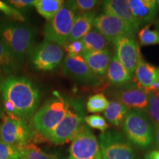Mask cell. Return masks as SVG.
<instances>
[{"label":"cell","mask_w":159,"mask_h":159,"mask_svg":"<svg viewBox=\"0 0 159 159\" xmlns=\"http://www.w3.org/2000/svg\"><path fill=\"white\" fill-rule=\"evenodd\" d=\"M0 93L4 111L7 115L27 120L35 114L40 94L29 79L11 75L0 85Z\"/></svg>","instance_id":"6da1fadb"},{"label":"cell","mask_w":159,"mask_h":159,"mask_svg":"<svg viewBox=\"0 0 159 159\" xmlns=\"http://www.w3.org/2000/svg\"><path fill=\"white\" fill-rule=\"evenodd\" d=\"M0 40L19 64L34 47L35 32L29 26L11 21H0Z\"/></svg>","instance_id":"7a4b0ae2"},{"label":"cell","mask_w":159,"mask_h":159,"mask_svg":"<svg viewBox=\"0 0 159 159\" xmlns=\"http://www.w3.org/2000/svg\"><path fill=\"white\" fill-rule=\"evenodd\" d=\"M146 114L143 111L130 110L122 125L127 139L144 150L150 148L156 142L155 129Z\"/></svg>","instance_id":"3957f363"},{"label":"cell","mask_w":159,"mask_h":159,"mask_svg":"<svg viewBox=\"0 0 159 159\" xmlns=\"http://www.w3.org/2000/svg\"><path fill=\"white\" fill-rule=\"evenodd\" d=\"M68 109V103L59 95L46 101L33 116V122L35 130L47 139L64 118Z\"/></svg>","instance_id":"277c9868"},{"label":"cell","mask_w":159,"mask_h":159,"mask_svg":"<svg viewBox=\"0 0 159 159\" xmlns=\"http://www.w3.org/2000/svg\"><path fill=\"white\" fill-rule=\"evenodd\" d=\"M76 13L72 1L64 3L58 13L46 24L43 30L44 41L64 47L68 43Z\"/></svg>","instance_id":"5b68a950"},{"label":"cell","mask_w":159,"mask_h":159,"mask_svg":"<svg viewBox=\"0 0 159 159\" xmlns=\"http://www.w3.org/2000/svg\"><path fill=\"white\" fill-rule=\"evenodd\" d=\"M99 143L102 159H138L132 145L118 131L102 133Z\"/></svg>","instance_id":"8992f818"},{"label":"cell","mask_w":159,"mask_h":159,"mask_svg":"<svg viewBox=\"0 0 159 159\" xmlns=\"http://www.w3.org/2000/svg\"><path fill=\"white\" fill-rule=\"evenodd\" d=\"M33 132L27 121L19 117L5 115L0 123V139L16 148L23 149L30 144Z\"/></svg>","instance_id":"52a82bcc"},{"label":"cell","mask_w":159,"mask_h":159,"mask_svg":"<svg viewBox=\"0 0 159 159\" xmlns=\"http://www.w3.org/2000/svg\"><path fill=\"white\" fill-rule=\"evenodd\" d=\"M68 159H102L99 141L83 124L69 148Z\"/></svg>","instance_id":"ba28073f"},{"label":"cell","mask_w":159,"mask_h":159,"mask_svg":"<svg viewBox=\"0 0 159 159\" xmlns=\"http://www.w3.org/2000/svg\"><path fill=\"white\" fill-rule=\"evenodd\" d=\"M31 63L39 71H52L63 61L64 52L62 47L50 41H43L33 47L30 52Z\"/></svg>","instance_id":"9c48e42d"},{"label":"cell","mask_w":159,"mask_h":159,"mask_svg":"<svg viewBox=\"0 0 159 159\" xmlns=\"http://www.w3.org/2000/svg\"><path fill=\"white\" fill-rule=\"evenodd\" d=\"M63 74L77 82L91 86L101 85V77L97 75L81 55H68L63 64Z\"/></svg>","instance_id":"30bf717a"},{"label":"cell","mask_w":159,"mask_h":159,"mask_svg":"<svg viewBox=\"0 0 159 159\" xmlns=\"http://www.w3.org/2000/svg\"><path fill=\"white\" fill-rule=\"evenodd\" d=\"M113 43L115 48L114 54L129 74L134 77L139 60L142 57L140 49L135 36L125 35L119 37Z\"/></svg>","instance_id":"8fae6325"},{"label":"cell","mask_w":159,"mask_h":159,"mask_svg":"<svg viewBox=\"0 0 159 159\" xmlns=\"http://www.w3.org/2000/svg\"><path fill=\"white\" fill-rule=\"evenodd\" d=\"M83 119L75 111L68 109L66 116L47 138L52 144L62 145L71 142L78 132Z\"/></svg>","instance_id":"7c38bea8"},{"label":"cell","mask_w":159,"mask_h":159,"mask_svg":"<svg viewBox=\"0 0 159 159\" xmlns=\"http://www.w3.org/2000/svg\"><path fill=\"white\" fill-rule=\"evenodd\" d=\"M94 27L108 40L109 43H114L116 39L125 35L135 36L136 33L122 20L106 13H101L96 16Z\"/></svg>","instance_id":"4fadbf2b"},{"label":"cell","mask_w":159,"mask_h":159,"mask_svg":"<svg viewBox=\"0 0 159 159\" xmlns=\"http://www.w3.org/2000/svg\"><path fill=\"white\" fill-rule=\"evenodd\" d=\"M114 98L122 103L129 110L140 111L147 114L150 94L137 85H125L114 91Z\"/></svg>","instance_id":"5bb4252c"},{"label":"cell","mask_w":159,"mask_h":159,"mask_svg":"<svg viewBox=\"0 0 159 159\" xmlns=\"http://www.w3.org/2000/svg\"><path fill=\"white\" fill-rule=\"evenodd\" d=\"M104 13L113 15L122 20L136 33L140 24L133 14L126 0H106L102 2Z\"/></svg>","instance_id":"9a60e30c"},{"label":"cell","mask_w":159,"mask_h":159,"mask_svg":"<svg viewBox=\"0 0 159 159\" xmlns=\"http://www.w3.org/2000/svg\"><path fill=\"white\" fill-rule=\"evenodd\" d=\"M134 77L136 78V84L150 94L152 85L159 81V67L145 62L141 57Z\"/></svg>","instance_id":"2e32d148"},{"label":"cell","mask_w":159,"mask_h":159,"mask_svg":"<svg viewBox=\"0 0 159 159\" xmlns=\"http://www.w3.org/2000/svg\"><path fill=\"white\" fill-rule=\"evenodd\" d=\"M128 3L140 25L154 21L158 14L156 0H128Z\"/></svg>","instance_id":"e0dca14e"},{"label":"cell","mask_w":159,"mask_h":159,"mask_svg":"<svg viewBox=\"0 0 159 159\" xmlns=\"http://www.w3.org/2000/svg\"><path fill=\"white\" fill-rule=\"evenodd\" d=\"M81 56L85 60L89 68L97 75L100 77L106 75L112 58L110 49L96 52H84Z\"/></svg>","instance_id":"ac0fdd59"},{"label":"cell","mask_w":159,"mask_h":159,"mask_svg":"<svg viewBox=\"0 0 159 159\" xmlns=\"http://www.w3.org/2000/svg\"><path fill=\"white\" fill-rule=\"evenodd\" d=\"M95 18H96V13L94 11L87 12L77 15L73 24L68 43L81 40L87 33H89L94 27Z\"/></svg>","instance_id":"d6986e66"},{"label":"cell","mask_w":159,"mask_h":159,"mask_svg":"<svg viewBox=\"0 0 159 159\" xmlns=\"http://www.w3.org/2000/svg\"><path fill=\"white\" fill-rule=\"evenodd\" d=\"M106 76L108 80L111 84L118 86H122L130 83L133 79V77L129 74L122 63L119 62L114 54L111 58Z\"/></svg>","instance_id":"ffe728a7"},{"label":"cell","mask_w":159,"mask_h":159,"mask_svg":"<svg viewBox=\"0 0 159 159\" xmlns=\"http://www.w3.org/2000/svg\"><path fill=\"white\" fill-rule=\"evenodd\" d=\"M129 109L122 103L113 100L109 102L108 106L104 111L105 117L111 125L116 128L122 126Z\"/></svg>","instance_id":"44dd1931"},{"label":"cell","mask_w":159,"mask_h":159,"mask_svg":"<svg viewBox=\"0 0 159 159\" xmlns=\"http://www.w3.org/2000/svg\"><path fill=\"white\" fill-rule=\"evenodd\" d=\"M84 52H96L108 49V41L96 29L91 30L81 39Z\"/></svg>","instance_id":"7402d4cb"},{"label":"cell","mask_w":159,"mask_h":159,"mask_svg":"<svg viewBox=\"0 0 159 159\" xmlns=\"http://www.w3.org/2000/svg\"><path fill=\"white\" fill-rule=\"evenodd\" d=\"M64 3L63 0H35L34 7L40 15L49 21L58 13Z\"/></svg>","instance_id":"603a6c76"},{"label":"cell","mask_w":159,"mask_h":159,"mask_svg":"<svg viewBox=\"0 0 159 159\" xmlns=\"http://www.w3.org/2000/svg\"><path fill=\"white\" fill-rule=\"evenodd\" d=\"M20 64L12 57L0 40V70L3 74L11 75L16 72Z\"/></svg>","instance_id":"cb8c5ba5"},{"label":"cell","mask_w":159,"mask_h":159,"mask_svg":"<svg viewBox=\"0 0 159 159\" xmlns=\"http://www.w3.org/2000/svg\"><path fill=\"white\" fill-rule=\"evenodd\" d=\"M57 155L49 154L33 144H27L23 148L21 159H56Z\"/></svg>","instance_id":"d4e9b609"},{"label":"cell","mask_w":159,"mask_h":159,"mask_svg":"<svg viewBox=\"0 0 159 159\" xmlns=\"http://www.w3.org/2000/svg\"><path fill=\"white\" fill-rule=\"evenodd\" d=\"M108 104V100L104 94H97L89 97L86 108L90 113H99L106 110Z\"/></svg>","instance_id":"484cf974"},{"label":"cell","mask_w":159,"mask_h":159,"mask_svg":"<svg viewBox=\"0 0 159 159\" xmlns=\"http://www.w3.org/2000/svg\"><path fill=\"white\" fill-rule=\"evenodd\" d=\"M139 43L142 46L159 44V31L150 30V25H147L138 33Z\"/></svg>","instance_id":"4316f807"},{"label":"cell","mask_w":159,"mask_h":159,"mask_svg":"<svg viewBox=\"0 0 159 159\" xmlns=\"http://www.w3.org/2000/svg\"><path fill=\"white\" fill-rule=\"evenodd\" d=\"M147 114L151 122L157 125L159 123V91H154L150 94L149 105Z\"/></svg>","instance_id":"83f0119b"},{"label":"cell","mask_w":159,"mask_h":159,"mask_svg":"<svg viewBox=\"0 0 159 159\" xmlns=\"http://www.w3.org/2000/svg\"><path fill=\"white\" fill-rule=\"evenodd\" d=\"M22 150L0 139V159H21Z\"/></svg>","instance_id":"f1b7e54d"},{"label":"cell","mask_w":159,"mask_h":159,"mask_svg":"<svg viewBox=\"0 0 159 159\" xmlns=\"http://www.w3.org/2000/svg\"><path fill=\"white\" fill-rule=\"evenodd\" d=\"M85 122L91 128L97 129L102 132H105L109 128V125L105 118L99 114H93L87 116L84 119Z\"/></svg>","instance_id":"f546056e"},{"label":"cell","mask_w":159,"mask_h":159,"mask_svg":"<svg viewBox=\"0 0 159 159\" xmlns=\"http://www.w3.org/2000/svg\"><path fill=\"white\" fill-rule=\"evenodd\" d=\"M72 2L76 13L80 14V13L91 12L97 5H99L101 2L97 1V0H75V1H72Z\"/></svg>","instance_id":"4dcf8cb0"},{"label":"cell","mask_w":159,"mask_h":159,"mask_svg":"<svg viewBox=\"0 0 159 159\" xmlns=\"http://www.w3.org/2000/svg\"><path fill=\"white\" fill-rule=\"evenodd\" d=\"M0 11L16 21H19L20 22H24L25 21V16L21 11H18L13 6L5 2L0 1Z\"/></svg>","instance_id":"1f68e13d"},{"label":"cell","mask_w":159,"mask_h":159,"mask_svg":"<svg viewBox=\"0 0 159 159\" xmlns=\"http://www.w3.org/2000/svg\"><path fill=\"white\" fill-rule=\"evenodd\" d=\"M63 47L67 51L68 55H81L85 51L81 40L66 43Z\"/></svg>","instance_id":"d6a6232c"},{"label":"cell","mask_w":159,"mask_h":159,"mask_svg":"<svg viewBox=\"0 0 159 159\" xmlns=\"http://www.w3.org/2000/svg\"><path fill=\"white\" fill-rule=\"evenodd\" d=\"M35 0H10L6 2L18 11H26L34 6Z\"/></svg>","instance_id":"836d02e7"},{"label":"cell","mask_w":159,"mask_h":159,"mask_svg":"<svg viewBox=\"0 0 159 159\" xmlns=\"http://www.w3.org/2000/svg\"><path fill=\"white\" fill-rule=\"evenodd\" d=\"M144 159H159V150H152L145 154Z\"/></svg>","instance_id":"e575fe53"},{"label":"cell","mask_w":159,"mask_h":159,"mask_svg":"<svg viewBox=\"0 0 159 159\" xmlns=\"http://www.w3.org/2000/svg\"><path fill=\"white\" fill-rule=\"evenodd\" d=\"M155 140H156L157 147L159 148V123L155 125Z\"/></svg>","instance_id":"d590c367"},{"label":"cell","mask_w":159,"mask_h":159,"mask_svg":"<svg viewBox=\"0 0 159 159\" xmlns=\"http://www.w3.org/2000/svg\"><path fill=\"white\" fill-rule=\"evenodd\" d=\"M5 111H4L3 106H2V100L0 99V119H3L4 116H5Z\"/></svg>","instance_id":"8d00e7d4"},{"label":"cell","mask_w":159,"mask_h":159,"mask_svg":"<svg viewBox=\"0 0 159 159\" xmlns=\"http://www.w3.org/2000/svg\"><path fill=\"white\" fill-rule=\"evenodd\" d=\"M4 80H5V78H4V74L2 72L1 70H0V85H1V83H2Z\"/></svg>","instance_id":"74e56055"},{"label":"cell","mask_w":159,"mask_h":159,"mask_svg":"<svg viewBox=\"0 0 159 159\" xmlns=\"http://www.w3.org/2000/svg\"><path fill=\"white\" fill-rule=\"evenodd\" d=\"M56 159H68V158H64V157H63V156H59V155H57Z\"/></svg>","instance_id":"f35d334b"},{"label":"cell","mask_w":159,"mask_h":159,"mask_svg":"<svg viewBox=\"0 0 159 159\" xmlns=\"http://www.w3.org/2000/svg\"><path fill=\"white\" fill-rule=\"evenodd\" d=\"M156 2H157V5H158V6L159 7V0H158V1H156Z\"/></svg>","instance_id":"ab89813d"},{"label":"cell","mask_w":159,"mask_h":159,"mask_svg":"<svg viewBox=\"0 0 159 159\" xmlns=\"http://www.w3.org/2000/svg\"><path fill=\"white\" fill-rule=\"evenodd\" d=\"M158 27H159V26H158ZM158 28H159V27H158ZM158 31H159V30H158Z\"/></svg>","instance_id":"60d3db41"}]
</instances>
